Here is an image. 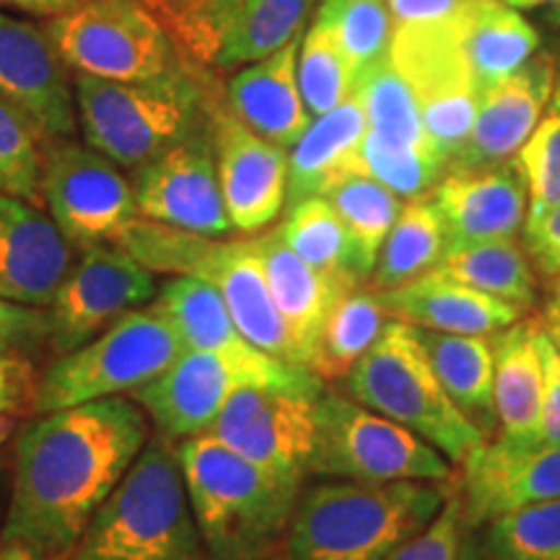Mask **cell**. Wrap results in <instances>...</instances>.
<instances>
[{
  "instance_id": "cell-6",
  "label": "cell",
  "mask_w": 560,
  "mask_h": 560,
  "mask_svg": "<svg viewBox=\"0 0 560 560\" xmlns=\"http://www.w3.org/2000/svg\"><path fill=\"white\" fill-rule=\"evenodd\" d=\"M340 392L418 433L452 462L454 470L488 441L450 400L418 330L402 319H387L380 340L340 382Z\"/></svg>"
},
{
  "instance_id": "cell-16",
  "label": "cell",
  "mask_w": 560,
  "mask_h": 560,
  "mask_svg": "<svg viewBox=\"0 0 560 560\" xmlns=\"http://www.w3.org/2000/svg\"><path fill=\"white\" fill-rule=\"evenodd\" d=\"M0 96L42 143L79 136L73 70L47 26L0 11Z\"/></svg>"
},
{
  "instance_id": "cell-31",
  "label": "cell",
  "mask_w": 560,
  "mask_h": 560,
  "mask_svg": "<svg viewBox=\"0 0 560 560\" xmlns=\"http://www.w3.org/2000/svg\"><path fill=\"white\" fill-rule=\"evenodd\" d=\"M465 50L478 94L516 73L540 50V34L514 5L475 0L465 19Z\"/></svg>"
},
{
  "instance_id": "cell-53",
  "label": "cell",
  "mask_w": 560,
  "mask_h": 560,
  "mask_svg": "<svg viewBox=\"0 0 560 560\" xmlns=\"http://www.w3.org/2000/svg\"><path fill=\"white\" fill-rule=\"evenodd\" d=\"M0 560H47V558L34 556V552L24 548H13V545H0Z\"/></svg>"
},
{
  "instance_id": "cell-55",
  "label": "cell",
  "mask_w": 560,
  "mask_h": 560,
  "mask_svg": "<svg viewBox=\"0 0 560 560\" xmlns=\"http://www.w3.org/2000/svg\"><path fill=\"white\" fill-rule=\"evenodd\" d=\"M13 425H16V420L13 416H0V446L9 441V436L13 433Z\"/></svg>"
},
{
  "instance_id": "cell-32",
  "label": "cell",
  "mask_w": 560,
  "mask_h": 560,
  "mask_svg": "<svg viewBox=\"0 0 560 560\" xmlns=\"http://www.w3.org/2000/svg\"><path fill=\"white\" fill-rule=\"evenodd\" d=\"M389 314L382 306L380 293L369 283L342 293L332 312L327 314L317 346H314L310 371L317 380L340 384L359 363L366 350L380 340Z\"/></svg>"
},
{
  "instance_id": "cell-40",
  "label": "cell",
  "mask_w": 560,
  "mask_h": 560,
  "mask_svg": "<svg viewBox=\"0 0 560 560\" xmlns=\"http://www.w3.org/2000/svg\"><path fill=\"white\" fill-rule=\"evenodd\" d=\"M296 79L304 107L312 117L325 115L350 100L355 91V70L350 66L346 52L325 26L314 24L301 34Z\"/></svg>"
},
{
  "instance_id": "cell-50",
  "label": "cell",
  "mask_w": 560,
  "mask_h": 560,
  "mask_svg": "<svg viewBox=\"0 0 560 560\" xmlns=\"http://www.w3.org/2000/svg\"><path fill=\"white\" fill-rule=\"evenodd\" d=\"M540 325L548 338L552 340V346L560 350V296H548L542 304L540 312Z\"/></svg>"
},
{
  "instance_id": "cell-7",
  "label": "cell",
  "mask_w": 560,
  "mask_h": 560,
  "mask_svg": "<svg viewBox=\"0 0 560 560\" xmlns=\"http://www.w3.org/2000/svg\"><path fill=\"white\" fill-rule=\"evenodd\" d=\"M185 350L159 301L132 310L81 348L58 355L42 374L32 412L125 397L145 387Z\"/></svg>"
},
{
  "instance_id": "cell-8",
  "label": "cell",
  "mask_w": 560,
  "mask_h": 560,
  "mask_svg": "<svg viewBox=\"0 0 560 560\" xmlns=\"http://www.w3.org/2000/svg\"><path fill=\"white\" fill-rule=\"evenodd\" d=\"M310 475L353 482H450L457 470L418 433L363 408L342 392H322Z\"/></svg>"
},
{
  "instance_id": "cell-56",
  "label": "cell",
  "mask_w": 560,
  "mask_h": 560,
  "mask_svg": "<svg viewBox=\"0 0 560 560\" xmlns=\"http://www.w3.org/2000/svg\"><path fill=\"white\" fill-rule=\"evenodd\" d=\"M548 289H550V296H560V276L548 280Z\"/></svg>"
},
{
  "instance_id": "cell-11",
  "label": "cell",
  "mask_w": 560,
  "mask_h": 560,
  "mask_svg": "<svg viewBox=\"0 0 560 560\" xmlns=\"http://www.w3.org/2000/svg\"><path fill=\"white\" fill-rule=\"evenodd\" d=\"M242 387L325 389V384L296 363L272 361L268 366H247L219 353L185 348L170 369L130 397L145 410L159 436L182 441L208 433L229 397Z\"/></svg>"
},
{
  "instance_id": "cell-30",
  "label": "cell",
  "mask_w": 560,
  "mask_h": 560,
  "mask_svg": "<svg viewBox=\"0 0 560 560\" xmlns=\"http://www.w3.org/2000/svg\"><path fill=\"white\" fill-rule=\"evenodd\" d=\"M441 276L478 289L488 296L503 299L524 312L540 306V272L524 249L514 240L486 242H450L436 270Z\"/></svg>"
},
{
  "instance_id": "cell-33",
  "label": "cell",
  "mask_w": 560,
  "mask_h": 560,
  "mask_svg": "<svg viewBox=\"0 0 560 560\" xmlns=\"http://www.w3.org/2000/svg\"><path fill=\"white\" fill-rule=\"evenodd\" d=\"M446 244H450V234L433 206L431 192L423 198L405 200L395 226L384 240L369 285L374 291H389L425 276V272H433Z\"/></svg>"
},
{
  "instance_id": "cell-20",
  "label": "cell",
  "mask_w": 560,
  "mask_h": 560,
  "mask_svg": "<svg viewBox=\"0 0 560 560\" xmlns=\"http://www.w3.org/2000/svg\"><path fill=\"white\" fill-rule=\"evenodd\" d=\"M73 265L47 210L0 190V301L45 310Z\"/></svg>"
},
{
  "instance_id": "cell-23",
  "label": "cell",
  "mask_w": 560,
  "mask_h": 560,
  "mask_svg": "<svg viewBox=\"0 0 560 560\" xmlns=\"http://www.w3.org/2000/svg\"><path fill=\"white\" fill-rule=\"evenodd\" d=\"M376 293L389 317L433 332L493 338L527 314L509 301L488 296L441 272H425L410 283Z\"/></svg>"
},
{
  "instance_id": "cell-12",
  "label": "cell",
  "mask_w": 560,
  "mask_h": 560,
  "mask_svg": "<svg viewBox=\"0 0 560 560\" xmlns=\"http://www.w3.org/2000/svg\"><path fill=\"white\" fill-rule=\"evenodd\" d=\"M42 208L73 249L120 242L140 219L122 166L79 140L42 143Z\"/></svg>"
},
{
  "instance_id": "cell-47",
  "label": "cell",
  "mask_w": 560,
  "mask_h": 560,
  "mask_svg": "<svg viewBox=\"0 0 560 560\" xmlns=\"http://www.w3.org/2000/svg\"><path fill=\"white\" fill-rule=\"evenodd\" d=\"M475 0H387L395 26L441 24L465 16Z\"/></svg>"
},
{
  "instance_id": "cell-26",
  "label": "cell",
  "mask_w": 560,
  "mask_h": 560,
  "mask_svg": "<svg viewBox=\"0 0 560 560\" xmlns=\"http://www.w3.org/2000/svg\"><path fill=\"white\" fill-rule=\"evenodd\" d=\"M369 122L355 94L325 115L312 117L289 149V206L312 195H325L335 182L363 170L361 143Z\"/></svg>"
},
{
  "instance_id": "cell-28",
  "label": "cell",
  "mask_w": 560,
  "mask_h": 560,
  "mask_svg": "<svg viewBox=\"0 0 560 560\" xmlns=\"http://www.w3.org/2000/svg\"><path fill=\"white\" fill-rule=\"evenodd\" d=\"M156 301L170 314L185 348L219 353L223 359L247 363V366H268L272 361H280L244 338L231 317L226 301L206 280L192 276L166 280L159 289Z\"/></svg>"
},
{
  "instance_id": "cell-45",
  "label": "cell",
  "mask_w": 560,
  "mask_h": 560,
  "mask_svg": "<svg viewBox=\"0 0 560 560\" xmlns=\"http://www.w3.org/2000/svg\"><path fill=\"white\" fill-rule=\"evenodd\" d=\"M522 244L542 278L560 276V202L537 221L524 223Z\"/></svg>"
},
{
  "instance_id": "cell-42",
  "label": "cell",
  "mask_w": 560,
  "mask_h": 560,
  "mask_svg": "<svg viewBox=\"0 0 560 560\" xmlns=\"http://www.w3.org/2000/svg\"><path fill=\"white\" fill-rule=\"evenodd\" d=\"M42 140L0 96V190L42 206Z\"/></svg>"
},
{
  "instance_id": "cell-9",
  "label": "cell",
  "mask_w": 560,
  "mask_h": 560,
  "mask_svg": "<svg viewBox=\"0 0 560 560\" xmlns=\"http://www.w3.org/2000/svg\"><path fill=\"white\" fill-rule=\"evenodd\" d=\"M45 26L70 70L94 79H159L190 62L140 0H89Z\"/></svg>"
},
{
  "instance_id": "cell-48",
  "label": "cell",
  "mask_w": 560,
  "mask_h": 560,
  "mask_svg": "<svg viewBox=\"0 0 560 560\" xmlns=\"http://www.w3.org/2000/svg\"><path fill=\"white\" fill-rule=\"evenodd\" d=\"M45 310H30V306L0 301V338L11 340L19 348L32 340H45Z\"/></svg>"
},
{
  "instance_id": "cell-58",
  "label": "cell",
  "mask_w": 560,
  "mask_h": 560,
  "mask_svg": "<svg viewBox=\"0 0 560 560\" xmlns=\"http://www.w3.org/2000/svg\"><path fill=\"white\" fill-rule=\"evenodd\" d=\"M550 21H552V24H556L558 30H560V3L556 5V9H552V13H550Z\"/></svg>"
},
{
  "instance_id": "cell-37",
  "label": "cell",
  "mask_w": 560,
  "mask_h": 560,
  "mask_svg": "<svg viewBox=\"0 0 560 560\" xmlns=\"http://www.w3.org/2000/svg\"><path fill=\"white\" fill-rule=\"evenodd\" d=\"M314 21L332 34L353 66L355 79L363 70L389 58L395 21L387 0H322Z\"/></svg>"
},
{
  "instance_id": "cell-54",
  "label": "cell",
  "mask_w": 560,
  "mask_h": 560,
  "mask_svg": "<svg viewBox=\"0 0 560 560\" xmlns=\"http://www.w3.org/2000/svg\"><path fill=\"white\" fill-rule=\"evenodd\" d=\"M501 3L514 5V9H537V5H558L560 0H501Z\"/></svg>"
},
{
  "instance_id": "cell-18",
  "label": "cell",
  "mask_w": 560,
  "mask_h": 560,
  "mask_svg": "<svg viewBox=\"0 0 560 560\" xmlns=\"http://www.w3.org/2000/svg\"><path fill=\"white\" fill-rule=\"evenodd\" d=\"M210 132L231 226L240 234H260L289 202V153L247 128L223 96L213 104Z\"/></svg>"
},
{
  "instance_id": "cell-38",
  "label": "cell",
  "mask_w": 560,
  "mask_h": 560,
  "mask_svg": "<svg viewBox=\"0 0 560 560\" xmlns=\"http://www.w3.org/2000/svg\"><path fill=\"white\" fill-rule=\"evenodd\" d=\"M361 159L369 177L382 182L400 200L429 195L450 170V164L431 145L402 143L376 130H366L363 136Z\"/></svg>"
},
{
  "instance_id": "cell-27",
  "label": "cell",
  "mask_w": 560,
  "mask_h": 560,
  "mask_svg": "<svg viewBox=\"0 0 560 560\" xmlns=\"http://www.w3.org/2000/svg\"><path fill=\"white\" fill-rule=\"evenodd\" d=\"M255 240L272 299H276L280 314L289 322L293 338L299 342L304 366L310 369L314 346H317L327 314L332 312V306L338 304L342 293L359 289V285L330 278L317 268H312V265H306L296 252L285 247L276 229L268 231V234L255 236Z\"/></svg>"
},
{
  "instance_id": "cell-10",
  "label": "cell",
  "mask_w": 560,
  "mask_h": 560,
  "mask_svg": "<svg viewBox=\"0 0 560 560\" xmlns=\"http://www.w3.org/2000/svg\"><path fill=\"white\" fill-rule=\"evenodd\" d=\"M465 19L467 13L441 24L395 26L389 47L392 66L416 96L425 136L446 164L470 138L480 100L465 50Z\"/></svg>"
},
{
  "instance_id": "cell-14",
  "label": "cell",
  "mask_w": 560,
  "mask_h": 560,
  "mask_svg": "<svg viewBox=\"0 0 560 560\" xmlns=\"http://www.w3.org/2000/svg\"><path fill=\"white\" fill-rule=\"evenodd\" d=\"M81 252V260L70 265L45 306V340L55 355L81 348L159 293L156 272L136 260L122 244H94Z\"/></svg>"
},
{
  "instance_id": "cell-29",
  "label": "cell",
  "mask_w": 560,
  "mask_h": 560,
  "mask_svg": "<svg viewBox=\"0 0 560 560\" xmlns=\"http://www.w3.org/2000/svg\"><path fill=\"white\" fill-rule=\"evenodd\" d=\"M418 330L433 371L450 400L457 405L482 436L499 433L493 400V342L482 335H452Z\"/></svg>"
},
{
  "instance_id": "cell-41",
  "label": "cell",
  "mask_w": 560,
  "mask_h": 560,
  "mask_svg": "<svg viewBox=\"0 0 560 560\" xmlns=\"http://www.w3.org/2000/svg\"><path fill=\"white\" fill-rule=\"evenodd\" d=\"M514 161L527 185V223L537 221L560 202V75L540 122Z\"/></svg>"
},
{
  "instance_id": "cell-1",
  "label": "cell",
  "mask_w": 560,
  "mask_h": 560,
  "mask_svg": "<svg viewBox=\"0 0 560 560\" xmlns=\"http://www.w3.org/2000/svg\"><path fill=\"white\" fill-rule=\"evenodd\" d=\"M149 441L151 418L128 395L39 412L13 452L0 545L66 558Z\"/></svg>"
},
{
  "instance_id": "cell-15",
  "label": "cell",
  "mask_w": 560,
  "mask_h": 560,
  "mask_svg": "<svg viewBox=\"0 0 560 560\" xmlns=\"http://www.w3.org/2000/svg\"><path fill=\"white\" fill-rule=\"evenodd\" d=\"M322 392L242 387L208 433L265 470L306 480L317 446Z\"/></svg>"
},
{
  "instance_id": "cell-4",
  "label": "cell",
  "mask_w": 560,
  "mask_h": 560,
  "mask_svg": "<svg viewBox=\"0 0 560 560\" xmlns=\"http://www.w3.org/2000/svg\"><path fill=\"white\" fill-rule=\"evenodd\" d=\"M83 143L136 172L210 125L221 91L210 70L185 62L145 81H107L73 73Z\"/></svg>"
},
{
  "instance_id": "cell-24",
  "label": "cell",
  "mask_w": 560,
  "mask_h": 560,
  "mask_svg": "<svg viewBox=\"0 0 560 560\" xmlns=\"http://www.w3.org/2000/svg\"><path fill=\"white\" fill-rule=\"evenodd\" d=\"M299 42L301 37L291 39L278 52L231 75L223 96L226 107L247 128L283 149H291L312 122L296 79Z\"/></svg>"
},
{
  "instance_id": "cell-39",
  "label": "cell",
  "mask_w": 560,
  "mask_h": 560,
  "mask_svg": "<svg viewBox=\"0 0 560 560\" xmlns=\"http://www.w3.org/2000/svg\"><path fill=\"white\" fill-rule=\"evenodd\" d=\"M353 94L361 102L369 130L402 140V143L431 145L423 120H420L416 96H412L408 81L392 66V58L363 70L355 79Z\"/></svg>"
},
{
  "instance_id": "cell-49",
  "label": "cell",
  "mask_w": 560,
  "mask_h": 560,
  "mask_svg": "<svg viewBox=\"0 0 560 560\" xmlns=\"http://www.w3.org/2000/svg\"><path fill=\"white\" fill-rule=\"evenodd\" d=\"M9 9L24 13V16H37V19H55L62 13L75 11L79 5L89 3V0H0Z\"/></svg>"
},
{
  "instance_id": "cell-44",
  "label": "cell",
  "mask_w": 560,
  "mask_h": 560,
  "mask_svg": "<svg viewBox=\"0 0 560 560\" xmlns=\"http://www.w3.org/2000/svg\"><path fill=\"white\" fill-rule=\"evenodd\" d=\"M39 376L34 363L19 350L0 353V416H19L34 410Z\"/></svg>"
},
{
  "instance_id": "cell-3",
  "label": "cell",
  "mask_w": 560,
  "mask_h": 560,
  "mask_svg": "<svg viewBox=\"0 0 560 560\" xmlns=\"http://www.w3.org/2000/svg\"><path fill=\"white\" fill-rule=\"evenodd\" d=\"M452 486L319 478L301 490L280 560H387L439 514Z\"/></svg>"
},
{
  "instance_id": "cell-5",
  "label": "cell",
  "mask_w": 560,
  "mask_h": 560,
  "mask_svg": "<svg viewBox=\"0 0 560 560\" xmlns=\"http://www.w3.org/2000/svg\"><path fill=\"white\" fill-rule=\"evenodd\" d=\"M62 560H208L170 439L151 436Z\"/></svg>"
},
{
  "instance_id": "cell-43",
  "label": "cell",
  "mask_w": 560,
  "mask_h": 560,
  "mask_svg": "<svg viewBox=\"0 0 560 560\" xmlns=\"http://www.w3.org/2000/svg\"><path fill=\"white\" fill-rule=\"evenodd\" d=\"M465 524H462V501L457 493V478L450 490V499L433 520L418 535L405 540L387 560H459Z\"/></svg>"
},
{
  "instance_id": "cell-52",
  "label": "cell",
  "mask_w": 560,
  "mask_h": 560,
  "mask_svg": "<svg viewBox=\"0 0 560 560\" xmlns=\"http://www.w3.org/2000/svg\"><path fill=\"white\" fill-rule=\"evenodd\" d=\"M140 3L149 5L153 16L161 19V16H166V13H172L174 9H179V5L192 3V0H140Z\"/></svg>"
},
{
  "instance_id": "cell-60",
  "label": "cell",
  "mask_w": 560,
  "mask_h": 560,
  "mask_svg": "<svg viewBox=\"0 0 560 560\" xmlns=\"http://www.w3.org/2000/svg\"><path fill=\"white\" fill-rule=\"evenodd\" d=\"M272 560H280V558H272Z\"/></svg>"
},
{
  "instance_id": "cell-19",
  "label": "cell",
  "mask_w": 560,
  "mask_h": 560,
  "mask_svg": "<svg viewBox=\"0 0 560 560\" xmlns=\"http://www.w3.org/2000/svg\"><path fill=\"white\" fill-rule=\"evenodd\" d=\"M465 532L506 511L560 499V444L520 446L499 436L480 444L457 467Z\"/></svg>"
},
{
  "instance_id": "cell-36",
  "label": "cell",
  "mask_w": 560,
  "mask_h": 560,
  "mask_svg": "<svg viewBox=\"0 0 560 560\" xmlns=\"http://www.w3.org/2000/svg\"><path fill=\"white\" fill-rule=\"evenodd\" d=\"M276 231L285 247L296 252L301 260L325 272V276L353 285L366 283L355 270L353 244H350L340 215L335 213L330 200L322 198V195L291 202L289 213Z\"/></svg>"
},
{
  "instance_id": "cell-34",
  "label": "cell",
  "mask_w": 560,
  "mask_h": 560,
  "mask_svg": "<svg viewBox=\"0 0 560 560\" xmlns=\"http://www.w3.org/2000/svg\"><path fill=\"white\" fill-rule=\"evenodd\" d=\"M462 556L470 560H560V499L506 511L465 532Z\"/></svg>"
},
{
  "instance_id": "cell-17",
  "label": "cell",
  "mask_w": 560,
  "mask_h": 560,
  "mask_svg": "<svg viewBox=\"0 0 560 560\" xmlns=\"http://www.w3.org/2000/svg\"><path fill=\"white\" fill-rule=\"evenodd\" d=\"M138 215L164 226L223 240L231 219L221 195L210 125L132 172Z\"/></svg>"
},
{
  "instance_id": "cell-2",
  "label": "cell",
  "mask_w": 560,
  "mask_h": 560,
  "mask_svg": "<svg viewBox=\"0 0 560 560\" xmlns=\"http://www.w3.org/2000/svg\"><path fill=\"white\" fill-rule=\"evenodd\" d=\"M208 560L280 558L306 480L270 472L210 433L174 444Z\"/></svg>"
},
{
  "instance_id": "cell-13",
  "label": "cell",
  "mask_w": 560,
  "mask_h": 560,
  "mask_svg": "<svg viewBox=\"0 0 560 560\" xmlns=\"http://www.w3.org/2000/svg\"><path fill=\"white\" fill-rule=\"evenodd\" d=\"M312 0H192L159 21L192 66L240 68L304 34Z\"/></svg>"
},
{
  "instance_id": "cell-21",
  "label": "cell",
  "mask_w": 560,
  "mask_h": 560,
  "mask_svg": "<svg viewBox=\"0 0 560 560\" xmlns=\"http://www.w3.org/2000/svg\"><path fill=\"white\" fill-rule=\"evenodd\" d=\"M431 200L450 242L514 240L527 223V185L514 159L446 170Z\"/></svg>"
},
{
  "instance_id": "cell-59",
  "label": "cell",
  "mask_w": 560,
  "mask_h": 560,
  "mask_svg": "<svg viewBox=\"0 0 560 560\" xmlns=\"http://www.w3.org/2000/svg\"><path fill=\"white\" fill-rule=\"evenodd\" d=\"M459 560H470V558H467V556H462V558H459Z\"/></svg>"
},
{
  "instance_id": "cell-46",
  "label": "cell",
  "mask_w": 560,
  "mask_h": 560,
  "mask_svg": "<svg viewBox=\"0 0 560 560\" xmlns=\"http://www.w3.org/2000/svg\"><path fill=\"white\" fill-rule=\"evenodd\" d=\"M542 327V325H540ZM542 350V410H540V431H537V444H560V350L552 346L548 335H540Z\"/></svg>"
},
{
  "instance_id": "cell-25",
  "label": "cell",
  "mask_w": 560,
  "mask_h": 560,
  "mask_svg": "<svg viewBox=\"0 0 560 560\" xmlns=\"http://www.w3.org/2000/svg\"><path fill=\"white\" fill-rule=\"evenodd\" d=\"M540 319L522 317L495 332L493 342V400L499 433L495 436L520 446H540L542 410V350Z\"/></svg>"
},
{
  "instance_id": "cell-51",
  "label": "cell",
  "mask_w": 560,
  "mask_h": 560,
  "mask_svg": "<svg viewBox=\"0 0 560 560\" xmlns=\"http://www.w3.org/2000/svg\"><path fill=\"white\" fill-rule=\"evenodd\" d=\"M9 495H11V465L9 459L0 454V529H3L5 509H9Z\"/></svg>"
},
{
  "instance_id": "cell-35",
  "label": "cell",
  "mask_w": 560,
  "mask_h": 560,
  "mask_svg": "<svg viewBox=\"0 0 560 560\" xmlns=\"http://www.w3.org/2000/svg\"><path fill=\"white\" fill-rule=\"evenodd\" d=\"M322 198L330 200L335 213L340 215L350 244H353L355 270L369 283L376 260H380L384 240L400 215L402 200L387 190L382 182L369 177L366 172H353L335 182Z\"/></svg>"
},
{
  "instance_id": "cell-22",
  "label": "cell",
  "mask_w": 560,
  "mask_h": 560,
  "mask_svg": "<svg viewBox=\"0 0 560 560\" xmlns=\"http://www.w3.org/2000/svg\"><path fill=\"white\" fill-rule=\"evenodd\" d=\"M556 81V62L548 55H540V58L535 55L516 73L480 94L470 138L462 145L450 170L501 164V161L514 159L540 122Z\"/></svg>"
},
{
  "instance_id": "cell-57",
  "label": "cell",
  "mask_w": 560,
  "mask_h": 560,
  "mask_svg": "<svg viewBox=\"0 0 560 560\" xmlns=\"http://www.w3.org/2000/svg\"><path fill=\"white\" fill-rule=\"evenodd\" d=\"M9 350H19L16 346H13L11 340H5V338H0V353H9Z\"/></svg>"
}]
</instances>
